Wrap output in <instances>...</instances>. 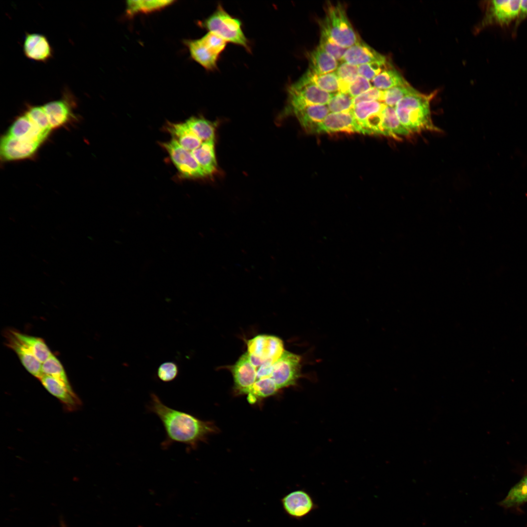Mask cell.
I'll return each mask as SVG.
<instances>
[{
  "label": "cell",
  "mask_w": 527,
  "mask_h": 527,
  "mask_svg": "<svg viewBox=\"0 0 527 527\" xmlns=\"http://www.w3.org/2000/svg\"><path fill=\"white\" fill-rule=\"evenodd\" d=\"M147 410L156 415L165 430V439L161 444L164 449L174 443L184 444L188 449H195L199 443L205 441L218 430L210 421L168 406L155 393L151 394Z\"/></svg>",
  "instance_id": "1"
},
{
  "label": "cell",
  "mask_w": 527,
  "mask_h": 527,
  "mask_svg": "<svg viewBox=\"0 0 527 527\" xmlns=\"http://www.w3.org/2000/svg\"><path fill=\"white\" fill-rule=\"evenodd\" d=\"M434 94L426 95L421 93L405 97L395 106L399 120L410 133L423 131H438L432 121L430 102Z\"/></svg>",
  "instance_id": "2"
},
{
  "label": "cell",
  "mask_w": 527,
  "mask_h": 527,
  "mask_svg": "<svg viewBox=\"0 0 527 527\" xmlns=\"http://www.w3.org/2000/svg\"><path fill=\"white\" fill-rule=\"evenodd\" d=\"M321 27V30L343 47L348 48L360 40L347 18L345 8L340 3L327 5Z\"/></svg>",
  "instance_id": "3"
},
{
  "label": "cell",
  "mask_w": 527,
  "mask_h": 527,
  "mask_svg": "<svg viewBox=\"0 0 527 527\" xmlns=\"http://www.w3.org/2000/svg\"><path fill=\"white\" fill-rule=\"evenodd\" d=\"M200 24L208 32L216 34L227 42L242 46L249 50L248 41L242 29V21L228 14L221 4Z\"/></svg>",
  "instance_id": "4"
},
{
  "label": "cell",
  "mask_w": 527,
  "mask_h": 527,
  "mask_svg": "<svg viewBox=\"0 0 527 527\" xmlns=\"http://www.w3.org/2000/svg\"><path fill=\"white\" fill-rule=\"evenodd\" d=\"M227 43L221 37L210 32L200 39L185 41L191 58L208 70H213L217 67L219 57Z\"/></svg>",
  "instance_id": "5"
},
{
  "label": "cell",
  "mask_w": 527,
  "mask_h": 527,
  "mask_svg": "<svg viewBox=\"0 0 527 527\" xmlns=\"http://www.w3.org/2000/svg\"><path fill=\"white\" fill-rule=\"evenodd\" d=\"M247 353L256 368L264 364L274 365L285 349L284 342L278 337L261 334L246 341Z\"/></svg>",
  "instance_id": "6"
},
{
  "label": "cell",
  "mask_w": 527,
  "mask_h": 527,
  "mask_svg": "<svg viewBox=\"0 0 527 527\" xmlns=\"http://www.w3.org/2000/svg\"><path fill=\"white\" fill-rule=\"evenodd\" d=\"M288 109L306 104L327 105L334 94L326 92L304 75L288 89Z\"/></svg>",
  "instance_id": "7"
},
{
  "label": "cell",
  "mask_w": 527,
  "mask_h": 527,
  "mask_svg": "<svg viewBox=\"0 0 527 527\" xmlns=\"http://www.w3.org/2000/svg\"><path fill=\"white\" fill-rule=\"evenodd\" d=\"M301 356L284 350L281 357L273 365L271 379L279 390L296 385L302 377Z\"/></svg>",
  "instance_id": "8"
},
{
  "label": "cell",
  "mask_w": 527,
  "mask_h": 527,
  "mask_svg": "<svg viewBox=\"0 0 527 527\" xmlns=\"http://www.w3.org/2000/svg\"><path fill=\"white\" fill-rule=\"evenodd\" d=\"M180 174L185 178H200L206 174L190 151L182 147L175 140L162 144Z\"/></svg>",
  "instance_id": "9"
},
{
  "label": "cell",
  "mask_w": 527,
  "mask_h": 527,
  "mask_svg": "<svg viewBox=\"0 0 527 527\" xmlns=\"http://www.w3.org/2000/svg\"><path fill=\"white\" fill-rule=\"evenodd\" d=\"M520 4L521 0L489 1L482 24L508 26L517 19Z\"/></svg>",
  "instance_id": "10"
},
{
  "label": "cell",
  "mask_w": 527,
  "mask_h": 527,
  "mask_svg": "<svg viewBox=\"0 0 527 527\" xmlns=\"http://www.w3.org/2000/svg\"><path fill=\"white\" fill-rule=\"evenodd\" d=\"M281 503L286 514L296 520L305 518L318 507L312 496L304 489L294 490L285 495Z\"/></svg>",
  "instance_id": "11"
},
{
  "label": "cell",
  "mask_w": 527,
  "mask_h": 527,
  "mask_svg": "<svg viewBox=\"0 0 527 527\" xmlns=\"http://www.w3.org/2000/svg\"><path fill=\"white\" fill-rule=\"evenodd\" d=\"M233 378V392L235 395L246 396L255 383L257 374L246 351L235 363L228 367Z\"/></svg>",
  "instance_id": "12"
},
{
  "label": "cell",
  "mask_w": 527,
  "mask_h": 527,
  "mask_svg": "<svg viewBox=\"0 0 527 527\" xmlns=\"http://www.w3.org/2000/svg\"><path fill=\"white\" fill-rule=\"evenodd\" d=\"M3 336L5 345L13 350L25 369L38 379L42 376V364L35 357L29 349L13 333L12 328L5 329Z\"/></svg>",
  "instance_id": "13"
},
{
  "label": "cell",
  "mask_w": 527,
  "mask_h": 527,
  "mask_svg": "<svg viewBox=\"0 0 527 527\" xmlns=\"http://www.w3.org/2000/svg\"><path fill=\"white\" fill-rule=\"evenodd\" d=\"M41 144L13 137L7 133L1 139L0 153L4 161L26 159L33 156Z\"/></svg>",
  "instance_id": "14"
},
{
  "label": "cell",
  "mask_w": 527,
  "mask_h": 527,
  "mask_svg": "<svg viewBox=\"0 0 527 527\" xmlns=\"http://www.w3.org/2000/svg\"><path fill=\"white\" fill-rule=\"evenodd\" d=\"M336 132L363 134L362 128L351 110L341 113H329L319 125L316 133Z\"/></svg>",
  "instance_id": "15"
},
{
  "label": "cell",
  "mask_w": 527,
  "mask_h": 527,
  "mask_svg": "<svg viewBox=\"0 0 527 527\" xmlns=\"http://www.w3.org/2000/svg\"><path fill=\"white\" fill-rule=\"evenodd\" d=\"M301 126L309 133H316L320 124L330 113L327 105L306 104L292 109Z\"/></svg>",
  "instance_id": "16"
},
{
  "label": "cell",
  "mask_w": 527,
  "mask_h": 527,
  "mask_svg": "<svg viewBox=\"0 0 527 527\" xmlns=\"http://www.w3.org/2000/svg\"><path fill=\"white\" fill-rule=\"evenodd\" d=\"M25 56L31 60L46 62L53 56V50L46 37L39 33H26L23 45Z\"/></svg>",
  "instance_id": "17"
},
{
  "label": "cell",
  "mask_w": 527,
  "mask_h": 527,
  "mask_svg": "<svg viewBox=\"0 0 527 527\" xmlns=\"http://www.w3.org/2000/svg\"><path fill=\"white\" fill-rule=\"evenodd\" d=\"M44 388L61 402L67 410L78 408L81 402L73 389L49 375L43 374L39 379Z\"/></svg>",
  "instance_id": "18"
},
{
  "label": "cell",
  "mask_w": 527,
  "mask_h": 527,
  "mask_svg": "<svg viewBox=\"0 0 527 527\" xmlns=\"http://www.w3.org/2000/svg\"><path fill=\"white\" fill-rule=\"evenodd\" d=\"M342 61L357 66L373 62L386 63L385 56L360 40L347 48Z\"/></svg>",
  "instance_id": "19"
},
{
  "label": "cell",
  "mask_w": 527,
  "mask_h": 527,
  "mask_svg": "<svg viewBox=\"0 0 527 527\" xmlns=\"http://www.w3.org/2000/svg\"><path fill=\"white\" fill-rule=\"evenodd\" d=\"M7 134L21 140L41 144L48 133L36 126L26 114L18 118L10 127Z\"/></svg>",
  "instance_id": "20"
},
{
  "label": "cell",
  "mask_w": 527,
  "mask_h": 527,
  "mask_svg": "<svg viewBox=\"0 0 527 527\" xmlns=\"http://www.w3.org/2000/svg\"><path fill=\"white\" fill-rule=\"evenodd\" d=\"M65 95L63 99L50 101L42 106L52 129L65 124L71 116V106L67 100L68 93Z\"/></svg>",
  "instance_id": "21"
},
{
  "label": "cell",
  "mask_w": 527,
  "mask_h": 527,
  "mask_svg": "<svg viewBox=\"0 0 527 527\" xmlns=\"http://www.w3.org/2000/svg\"><path fill=\"white\" fill-rule=\"evenodd\" d=\"M166 129L171 135L172 139L189 151L191 152L198 148L203 142L191 131L185 122H168Z\"/></svg>",
  "instance_id": "22"
},
{
  "label": "cell",
  "mask_w": 527,
  "mask_h": 527,
  "mask_svg": "<svg viewBox=\"0 0 527 527\" xmlns=\"http://www.w3.org/2000/svg\"><path fill=\"white\" fill-rule=\"evenodd\" d=\"M308 59V70L317 74L335 72L339 64V61L319 46L310 53Z\"/></svg>",
  "instance_id": "23"
},
{
  "label": "cell",
  "mask_w": 527,
  "mask_h": 527,
  "mask_svg": "<svg viewBox=\"0 0 527 527\" xmlns=\"http://www.w3.org/2000/svg\"><path fill=\"white\" fill-rule=\"evenodd\" d=\"M381 116V135L399 139L410 134L400 122L394 107L386 105Z\"/></svg>",
  "instance_id": "24"
},
{
  "label": "cell",
  "mask_w": 527,
  "mask_h": 527,
  "mask_svg": "<svg viewBox=\"0 0 527 527\" xmlns=\"http://www.w3.org/2000/svg\"><path fill=\"white\" fill-rule=\"evenodd\" d=\"M214 141L203 142L191 153L207 176L213 174L217 170Z\"/></svg>",
  "instance_id": "25"
},
{
  "label": "cell",
  "mask_w": 527,
  "mask_h": 527,
  "mask_svg": "<svg viewBox=\"0 0 527 527\" xmlns=\"http://www.w3.org/2000/svg\"><path fill=\"white\" fill-rule=\"evenodd\" d=\"M15 335L31 351L35 357L42 364L52 354L43 339L29 335L13 329Z\"/></svg>",
  "instance_id": "26"
},
{
  "label": "cell",
  "mask_w": 527,
  "mask_h": 527,
  "mask_svg": "<svg viewBox=\"0 0 527 527\" xmlns=\"http://www.w3.org/2000/svg\"><path fill=\"white\" fill-rule=\"evenodd\" d=\"M174 2L169 0H132L126 3V12L128 16H133L139 13H150L159 11Z\"/></svg>",
  "instance_id": "27"
},
{
  "label": "cell",
  "mask_w": 527,
  "mask_h": 527,
  "mask_svg": "<svg viewBox=\"0 0 527 527\" xmlns=\"http://www.w3.org/2000/svg\"><path fill=\"white\" fill-rule=\"evenodd\" d=\"M191 131L203 142L214 141L216 125L203 118L191 117L185 122Z\"/></svg>",
  "instance_id": "28"
},
{
  "label": "cell",
  "mask_w": 527,
  "mask_h": 527,
  "mask_svg": "<svg viewBox=\"0 0 527 527\" xmlns=\"http://www.w3.org/2000/svg\"><path fill=\"white\" fill-rule=\"evenodd\" d=\"M372 86L382 91L391 87L409 84L397 70L386 68L384 69L372 81Z\"/></svg>",
  "instance_id": "29"
},
{
  "label": "cell",
  "mask_w": 527,
  "mask_h": 527,
  "mask_svg": "<svg viewBox=\"0 0 527 527\" xmlns=\"http://www.w3.org/2000/svg\"><path fill=\"white\" fill-rule=\"evenodd\" d=\"M385 106L384 102L378 101L364 102L354 105L351 112L362 127L367 119L381 113Z\"/></svg>",
  "instance_id": "30"
},
{
  "label": "cell",
  "mask_w": 527,
  "mask_h": 527,
  "mask_svg": "<svg viewBox=\"0 0 527 527\" xmlns=\"http://www.w3.org/2000/svg\"><path fill=\"white\" fill-rule=\"evenodd\" d=\"M304 75L326 92L335 94L339 92V81L335 72L317 74L307 70Z\"/></svg>",
  "instance_id": "31"
},
{
  "label": "cell",
  "mask_w": 527,
  "mask_h": 527,
  "mask_svg": "<svg viewBox=\"0 0 527 527\" xmlns=\"http://www.w3.org/2000/svg\"><path fill=\"white\" fill-rule=\"evenodd\" d=\"M527 502V475L513 486L500 505L505 507L520 506Z\"/></svg>",
  "instance_id": "32"
},
{
  "label": "cell",
  "mask_w": 527,
  "mask_h": 527,
  "mask_svg": "<svg viewBox=\"0 0 527 527\" xmlns=\"http://www.w3.org/2000/svg\"><path fill=\"white\" fill-rule=\"evenodd\" d=\"M42 374L49 375L63 384L70 389H73L65 369L60 361L53 353L42 364Z\"/></svg>",
  "instance_id": "33"
},
{
  "label": "cell",
  "mask_w": 527,
  "mask_h": 527,
  "mask_svg": "<svg viewBox=\"0 0 527 527\" xmlns=\"http://www.w3.org/2000/svg\"><path fill=\"white\" fill-rule=\"evenodd\" d=\"M341 62L335 71L339 81V92L347 93L350 84L359 75L358 66Z\"/></svg>",
  "instance_id": "34"
},
{
  "label": "cell",
  "mask_w": 527,
  "mask_h": 527,
  "mask_svg": "<svg viewBox=\"0 0 527 527\" xmlns=\"http://www.w3.org/2000/svg\"><path fill=\"white\" fill-rule=\"evenodd\" d=\"M418 93L419 92L410 84L394 86L384 91V103L386 106L395 107L397 103L405 97Z\"/></svg>",
  "instance_id": "35"
},
{
  "label": "cell",
  "mask_w": 527,
  "mask_h": 527,
  "mask_svg": "<svg viewBox=\"0 0 527 527\" xmlns=\"http://www.w3.org/2000/svg\"><path fill=\"white\" fill-rule=\"evenodd\" d=\"M327 106L330 113L348 112L353 107V98L347 93L339 92L332 96Z\"/></svg>",
  "instance_id": "36"
},
{
  "label": "cell",
  "mask_w": 527,
  "mask_h": 527,
  "mask_svg": "<svg viewBox=\"0 0 527 527\" xmlns=\"http://www.w3.org/2000/svg\"><path fill=\"white\" fill-rule=\"evenodd\" d=\"M319 46L338 61H342L347 48L337 44L324 31L321 30Z\"/></svg>",
  "instance_id": "37"
},
{
  "label": "cell",
  "mask_w": 527,
  "mask_h": 527,
  "mask_svg": "<svg viewBox=\"0 0 527 527\" xmlns=\"http://www.w3.org/2000/svg\"><path fill=\"white\" fill-rule=\"evenodd\" d=\"M25 114L36 126L49 133L52 128L42 106H32L28 109Z\"/></svg>",
  "instance_id": "38"
},
{
  "label": "cell",
  "mask_w": 527,
  "mask_h": 527,
  "mask_svg": "<svg viewBox=\"0 0 527 527\" xmlns=\"http://www.w3.org/2000/svg\"><path fill=\"white\" fill-rule=\"evenodd\" d=\"M179 373V369L177 364L172 361H168L159 366L157 375L161 381L167 383L175 380Z\"/></svg>",
  "instance_id": "39"
},
{
  "label": "cell",
  "mask_w": 527,
  "mask_h": 527,
  "mask_svg": "<svg viewBox=\"0 0 527 527\" xmlns=\"http://www.w3.org/2000/svg\"><path fill=\"white\" fill-rule=\"evenodd\" d=\"M386 63L373 62L358 66L359 75L371 81L385 66Z\"/></svg>",
  "instance_id": "40"
},
{
  "label": "cell",
  "mask_w": 527,
  "mask_h": 527,
  "mask_svg": "<svg viewBox=\"0 0 527 527\" xmlns=\"http://www.w3.org/2000/svg\"><path fill=\"white\" fill-rule=\"evenodd\" d=\"M372 87V83L369 81L358 75L350 84L347 93L354 98L366 92Z\"/></svg>",
  "instance_id": "41"
},
{
  "label": "cell",
  "mask_w": 527,
  "mask_h": 527,
  "mask_svg": "<svg viewBox=\"0 0 527 527\" xmlns=\"http://www.w3.org/2000/svg\"><path fill=\"white\" fill-rule=\"evenodd\" d=\"M384 91L373 86L366 92L353 98V106L361 102L378 101L384 102Z\"/></svg>",
  "instance_id": "42"
},
{
  "label": "cell",
  "mask_w": 527,
  "mask_h": 527,
  "mask_svg": "<svg viewBox=\"0 0 527 527\" xmlns=\"http://www.w3.org/2000/svg\"><path fill=\"white\" fill-rule=\"evenodd\" d=\"M527 18V0H521L520 8L517 19L514 27L513 32L515 34L517 28L521 22Z\"/></svg>",
  "instance_id": "43"
},
{
  "label": "cell",
  "mask_w": 527,
  "mask_h": 527,
  "mask_svg": "<svg viewBox=\"0 0 527 527\" xmlns=\"http://www.w3.org/2000/svg\"><path fill=\"white\" fill-rule=\"evenodd\" d=\"M62 527H65L64 526H62Z\"/></svg>",
  "instance_id": "44"
}]
</instances>
